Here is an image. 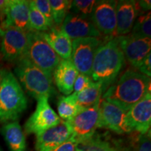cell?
Wrapping results in <instances>:
<instances>
[{"instance_id":"cell-1","label":"cell","mask_w":151,"mask_h":151,"mask_svg":"<svg viewBox=\"0 0 151 151\" xmlns=\"http://www.w3.org/2000/svg\"><path fill=\"white\" fill-rule=\"evenodd\" d=\"M150 92V78L134 70H127L106 90L102 99L128 111Z\"/></svg>"},{"instance_id":"cell-2","label":"cell","mask_w":151,"mask_h":151,"mask_svg":"<svg viewBox=\"0 0 151 151\" xmlns=\"http://www.w3.org/2000/svg\"><path fill=\"white\" fill-rule=\"evenodd\" d=\"M125 62L118 37L110 38L100 45L92 63L91 78L102 83L104 92L116 81Z\"/></svg>"},{"instance_id":"cell-3","label":"cell","mask_w":151,"mask_h":151,"mask_svg":"<svg viewBox=\"0 0 151 151\" xmlns=\"http://www.w3.org/2000/svg\"><path fill=\"white\" fill-rule=\"evenodd\" d=\"M14 69L17 80L29 96L38 100L42 97L49 98L55 94L52 77L32 63L26 58L16 62Z\"/></svg>"},{"instance_id":"cell-4","label":"cell","mask_w":151,"mask_h":151,"mask_svg":"<svg viewBox=\"0 0 151 151\" xmlns=\"http://www.w3.org/2000/svg\"><path fill=\"white\" fill-rule=\"evenodd\" d=\"M27 107V99L16 76L7 71L0 87V122L16 121Z\"/></svg>"},{"instance_id":"cell-5","label":"cell","mask_w":151,"mask_h":151,"mask_svg":"<svg viewBox=\"0 0 151 151\" xmlns=\"http://www.w3.org/2000/svg\"><path fill=\"white\" fill-rule=\"evenodd\" d=\"M27 46L24 58L52 77L61 58L43 37L42 32L30 30L27 32Z\"/></svg>"},{"instance_id":"cell-6","label":"cell","mask_w":151,"mask_h":151,"mask_svg":"<svg viewBox=\"0 0 151 151\" xmlns=\"http://www.w3.org/2000/svg\"><path fill=\"white\" fill-rule=\"evenodd\" d=\"M102 43L99 38L96 37L81 38L72 41L70 60L79 73L91 76L94 55Z\"/></svg>"},{"instance_id":"cell-7","label":"cell","mask_w":151,"mask_h":151,"mask_svg":"<svg viewBox=\"0 0 151 151\" xmlns=\"http://www.w3.org/2000/svg\"><path fill=\"white\" fill-rule=\"evenodd\" d=\"M0 52L4 60L16 63L25 57L27 32L11 27L0 29Z\"/></svg>"},{"instance_id":"cell-8","label":"cell","mask_w":151,"mask_h":151,"mask_svg":"<svg viewBox=\"0 0 151 151\" xmlns=\"http://www.w3.org/2000/svg\"><path fill=\"white\" fill-rule=\"evenodd\" d=\"M100 101L89 108L84 109L67 121L72 132V137L78 144L88 140L96 133L98 128Z\"/></svg>"},{"instance_id":"cell-9","label":"cell","mask_w":151,"mask_h":151,"mask_svg":"<svg viewBox=\"0 0 151 151\" xmlns=\"http://www.w3.org/2000/svg\"><path fill=\"white\" fill-rule=\"evenodd\" d=\"M127 111L103 99L100 100L98 128H104L118 134L132 132L127 119Z\"/></svg>"},{"instance_id":"cell-10","label":"cell","mask_w":151,"mask_h":151,"mask_svg":"<svg viewBox=\"0 0 151 151\" xmlns=\"http://www.w3.org/2000/svg\"><path fill=\"white\" fill-rule=\"evenodd\" d=\"M61 118L55 112L48 102V98L42 97L37 100L36 109L24 124V131L28 134H38L57 125Z\"/></svg>"},{"instance_id":"cell-11","label":"cell","mask_w":151,"mask_h":151,"mask_svg":"<svg viewBox=\"0 0 151 151\" xmlns=\"http://www.w3.org/2000/svg\"><path fill=\"white\" fill-rule=\"evenodd\" d=\"M116 3L114 0H101L94 5L90 18L101 36H116Z\"/></svg>"},{"instance_id":"cell-12","label":"cell","mask_w":151,"mask_h":151,"mask_svg":"<svg viewBox=\"0 0 151 151\" xmlns=\"http://www.w3.org/2000/svg\"><path fill=\"white\" fill-rule=\"evenodd\" d=\"M124 58L132 67L137 68L150 52L151 39L133 37L131 35L118 37Z\"/></svg>"},{"instance_id":"cell-13","label":"cell","mask_w":151,"mask_h":151,"mask_svg":"<svg viewBox=\"0 0 151 151\" xmlns=\"http://www.w3.org/2000/svg\"><path fill=\"white\" fill-rule=\"evenodd\" d=\"M60 29L72 41L81 38L101 37V34L92 23L91 18L71 12H69L66 16Z\"/></svg>"},{"instance_id":"cell-14","label":"cell","mask_w":151,"mask_h":151,"mask_svg":"<svg viewBox=\"0 0 151 151\" xmlns=\"http://www.w3.org/2000/svg\"><path fill=\"white\" fill-rule=\"evenodd\" d=\"M10 27L24 32L31 30L29 24V1L9 0L5 17L0 29Z\"/></svg>"},{"instance_id":"cell-15","label":"cell","mask_w":151,"mask_h":151,"mask_svg":"<svg viewBox=\"0 0 151 151\" xmlns=\"http://www.w3.org/2000/svg\"><path fill=\"white\" fill-rule=\"evenodd\" d=\"M72 136L67 122L61 120L57 125L36 135L37 151H51L67 141Z\"/></svg>"},{"instance_id":"cell-16","label":"cell","mask_w":151,"mask_h":151,"mask_svg":"<svg viewBox=\"0 0 151 151\" xmlns=\"http://www.w3.org/2000/svg\"><path fill=\"white\" fill-rule=\"evenodd\" d=\"M127 119L132 132L140 134L150 131L151 124V93L148 92L143 99L127 111Z\"/></svg>"},{"instance_id":"cell-17","label":"cell","mask_w":151,"mask_h":151,"mask_svg":"<svg viewBox=\"0 0 151 151\" xmlns=\"http://www.w3.org/2000/svg\"><path fill=\"white\" fill-rule=\"evenodd\" d=\"M116 29L118 37L125 36L131 32L136 19L139 16L136 5L133 0H120L116 3Z\"/></svg>"},{"instance_id":"cell-18","label":"cell","mask_w":151,"mask_h":151,"mask_svg":"<svg viewBox=\"0 0 151 151\" xmlns=\"http://www.w3.org/2000/svg\"><path fill=\"white\" fill-rule=\"evenodd\" d=\"M78 73L71 60L61 59L52 73L55 83L60 92L67 96L72 94L73 85Z\"/></svg>"},{"instance_id":"cell-19","label":"cell","mask_w":151,"mask_h":151,"mask_svg":"<svg viewBox=\"0 0 151 151\" xmlns=\"http://www.w3.org/2000/svg\"><path fill=\"white\" fill-rule=\"evenodd\" d=\"M43 37L50 46L62 60H70L72 52V40L60 27H52L42 32Z\"/></svg>"},{"instance_id":"cell-20","label":"cell","mask_w":151,"mask_h":151,"mask_svg":"<svg viewBox=\"0 0 151 151\" xmlns=\"http://www.w3.org/2000/svg\"><path fill=\"white\" fill-rule=\"evenodd\" d=\"M82 151H131L132 146H127L121 141L111 139L104 134L95 133L88 140L77 147Z\"/></svg>"},{"instance_id":"cell-21","label":"cell","mask_w":151,"mask_h":151,"mask_svg":"<svg viewBox=\"0 0 151 151\" xmlns=\"http://www.w3.org/2000/svg\"><path fill=\"white\" fill-rule=\"evenodd\" d=\"M1 133L10 151H26L25 136L17 120L6 122L1 129Z\"/></svg>"},{"instance_id":"cell-22","label":"cell","mask_w":151,"mask_h":151,"mask_svg":"<svg viewBox=\"0 0 151 151\" xmlns=\"http://www.w3.org/2000/svg\"><path fill=\"white\" fill-rule=\"evenodd\" d=\"M104 92L102 83L92 82L91 85L83 91L78 93L73 92L76 101L83 109L91 107L101 100Z\"/></svg>"},{"instance_id":"cell-23","label":"cell","mask_w":151,"mask_h":151,"mask_svg":"<svg viewBox=\"0 0 151 151\" xmlns=\"http://www.w3.org/2000/svg\"><path fill=\"white\" fill-rule=\"evenodd\" d=\"M83 109L77 104L73 93L68 96H62L58 102L59 117L66 122L71 120Z\"/></svg>"},{"instance_id":"cell-24","label":"cell","mask_w":151,"mask_h":151,"mask_svg":"<svg viewBox=\"0 0 151 151\" xmlns=\"http://www.w3.org/2000/svg\"><path fill=\"white\" fill-rule=\"evenodd\" d=\"M52 18L55 27H60L70 11L71 1L69 0H49Z\"/></svg>"},{"instance_id":"cell-25","label":"cell","mask_w":151,"mask_h":151,"mask_svg":"<svg viewBox=\"0 0 151 151\" xmlns=\"http://www.w3.org/2000/svg\"><path fill=\"white\" fill-rule=\"evenodd\" d=\"M129 35L136 37L151 39L150 12L137 17Z\"/></svg>"},{"instance_id":"cell-26","label":"cell","mask_w":151,"mask_h":151,"mask_svg":"<svg viewBox=\"0 0 151 151\" xmlns=\"http://www.w3.org/2000/svg\"><path fill=\"white\" fill-rule=\"evenodd\" d=\"M29 24L31 30L44 32L50 29L46 18L35 6L33 1H29Z\"/></svg>"},{"instance_id":"cell-27","label":"cell","mask_w":151,"mask_h":151,"mask_svg":"<svg viewBox=\"0 0 151 151\" xmlns=\"http://www.w3.org/2000/svg\"><path fill=\"white\" fill-rule=\"evenodd\" d=\"M95 0H74L71 1L70 11L71 13L87 18H91Z\"/></svg>"},{"instance_id":"cell-28","label":"cell","mask_w":151,"mask_h":151,"mask_svg":"<svg viewBox=\"0 0 151 151\" xmlns=\"http://www.w3.org/2000/svg\"><path fill=\"white\" fill-rule=\"evenodd\" d=\"M34 4L37 9L41 13V14L46 18L49 27H55V24L52 18V10L50 7L49 0H34Z\"/></svg>"},{"instance_id":"cell-29","label":"cell","mask_w":151,"mask_h":151,"mask_svg":"<svg viewBox=\"0 0 151 151\" xmlns=\"http://www.w3.org/2000/svg\"><path fill=\"white\" fill-rule=\"evenodd\" d=\"M131 151H151L150 130L144 134H139L133 146H132Z\"/></svg>"},{"instance_id":"cell-30","label":"cell","mask_w":151,"mask_h":151,"mask_svg":"<svg viewBox=\"0 0 151 151\" xmlns=\"http://www.w3.org/2000/svg\"><path fill=\"white\" fill-rule=\"evenodd\" d=\"M92 82H93V81L92 80L90 77L79 73L76 79L74 85H73V91L75 93H78V92L83 91L87 88H88Z\"/></svg>"},{"instance_id":"cell-31","label":"cell","mask_w":151,"mask_h":151,"mask_svg":"<svg viewBox=\"0 0 151 151\" xmlns=\"http://www.w3.org/2000/svg\"><path fill=\"white\" fill-rule=\"evenodd\" d=\"M78 145V141L71 136L67 141L51 151H76Z\"/></svg>"},{"instance_id":"cell-32","label":"cell","mask_w":151,"mask_h":151,"mask_svg":"<svg viewBox=\"0 0 151 151\" xmlns=\"http://www.w3.org/2000/svg\"><path fill=\"white\" fill-rule=\"evenodd\" d=\"M151 53L150 52L146 58L143 59L139 67L137 68L139 69V72L142 74L146 76L148 78L151 77Z\"/></svg>"},{"instance_id":"cell-33","label":"cell","mask_w":151,"mask_h":151,"mask_svg":"<svg viewBox=\"0 0 151 151\" xmlns=\"http://www.w3.org/2000/svg\"><path fill=\"white\" fill-rule=\"evenodd\" d=\"M136 5H137V9L138 15L147 14L150 12L151 9V1L150 0H143V1H136Z\"/></svg>"},{"instance_id":"cell-34","label":"cell","mask_w":151,"mask_h":151,"mask_svg":"<svg viewBox=\"0 0 151 151\" xmlns=\"http://www.w3.org/2000/svg\"><path fill=\"white\" fill-rule=\"evenodd\" d=\"M9 0H0V19H4Z\"/></svg>"},{"instance_id":"cell-35","label":"cell","mask_w":151,"mask_h":151,"mask_svg":"<svg viewBox=\"0 0 151 151\" xmlns=\"http://www.w3.org/2000/svg\"><path fill=\"white\" fill-rule=\"evenodd\" d=\"M6 71H7V70H6L5 69L0 67V87H1V83H2V81H3V78H4V76L6 74Z\"/></svg>"},{"instance_id":"cell-36","label":"cell","mask_w":151,"mask_h":151,"mask_svg":"<svg viewBox=\"0 0 151 151\" xmlns=\"http://www.w3.org/2000/svg\"><path fill=\"white\" fill-rule=\"evenodd\" d=\"M76 151H82L81 150H80V149H78V148H76Z\"/></svg>"},{"instance_id":"cell-37","label":"cell","mask_w":151,"mask_h":151,"mask_svg":"<svg viewBox=\"0 0 151 151\" xmlns=\"http://www.w3.org/2000/svg\"><path fill=\"white\" fill-rule=\"evenodd\" d=\"M0 151H2V150H1V148H0Z\"/></svg>"}]
</instances>
